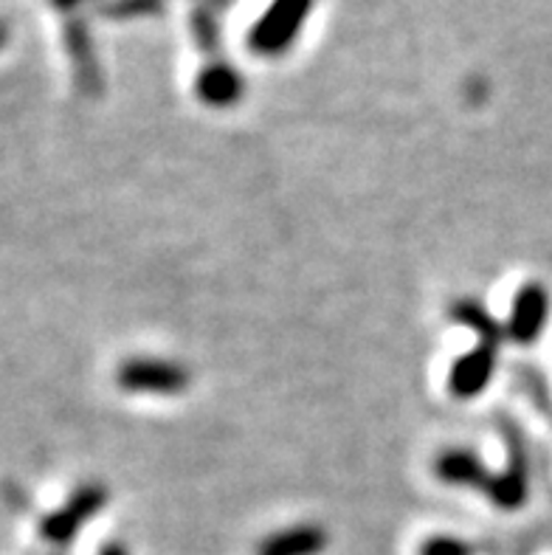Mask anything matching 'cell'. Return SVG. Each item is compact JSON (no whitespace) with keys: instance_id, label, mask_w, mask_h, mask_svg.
Here are the masks:
<instances>
[{"instance_id":"obj_11","label":"cell","mask_w":552,"mask_h":555,"mask_svg":"<svg viewBox=\"0 0 552 555\" xmlns=\"http://www.w3.org/2000/svg\"><path fill=\"white\" fill-rule=\"evenodd\" d=\"M448 317L454 319L457 324H462V327H468L471 333H476L479 341H497V345H502V338L508 336L502 324L490 317V310L483 302H474V299L454 302L451 310H448Z\"/></svg>"},{"instance_id":"obj_10","label":"cell","mask_w":552,"mask_h":555,"mask_svg":"<svg viewBox=\"0 0 552 555\" xmlns=\"http://www.w3.org/2000/svg\"><path fill=\"white\" fill-rule=\"evenodd\" d=\"M328 544L330 535L322 525H294L266 535L259 542L257 555H322Z\"/></svg>"},{"instance_id":"obj_14","label":"cell","mask_w":552,"mask_h":555,"mask_svg":"<svg viewBox=\"0 0 552 555\" xmlns=\"http://www.w3.org/2000/svg\"><path fill=\"white\" fill-rule=\"evenodd\" d=\"M418 555H474V547L457 535H432L420 544Z\"/></svg>"},{"instance_id":"obj_7","label":"cell","mask_w":552,"mask_h":555,"mask_svg":"<svg viewBox=\"0 0 552 555\" xmlns=\"http://www.w3.org/2000/svg\"><path fill=\"white\" fill-rule=\"evenodd\" d=\"M499 361V345L497 341H479L471 352L460 356V359L451 364V373H448V389L460 401H471L476 395L483 392L485 387L493 378V370H497Z\"/></svg>"},{"instance_id":"obj_12","label":"cell","mask_w":552,"mask_h":555,"mask_svg":"<svg viewBox=\"0 0 552 555\" xmlns=\"http://www.w3.org/2000/svg\"><path fill=\"white\" fill-rule=\"evenodd\" d=\"M189 31H192L197 51L206 60L220 56V26H217V17L209 7L192 9V14H189Z\"/></svg>"},{"instance_id":"obj_9","label":"cell","mask_w":552,"mask_h":555,"mask_svg":"<svg viewBox=\"0 0 552 555\" xmlns=\"http://www.w3.org/2000/svg\"><path fill=\"white\" fill-rule=\"evenodd\" d=\"M434 474L442 479L446 486L454 488H476V491H488L493 482V472H488V465L476 457L468 449H446L434 463Z\"/></svg>"},{"instance_id":"obj_8","label":"cell","mask_w":552,"mask_h":555,"mask_svg":"<svg viewBox=\"0 0 552 555\" xmlns=\"http://www.w3.org/2000/svg\"><path fill=\"white\" fill-rule=\"evenodd\" d=\"M245 82L240 77V70L223 60V56H215V60H206L201 65L195 77V96L201 99L206 107H234L243 99Z\"/></svg>"},{"instance_id":"obj_13","label":"cell","mask_w":552,"mask_h":555,"mask_svg":"<svg viewBox=\"0 0 552 555\" xmlns=\"http://www.w3.org/2000/svg\"><path fill=\"white\" fill-rule=\"evenodd\" d=\"M167 9V0H111L99 9L105 21H141V17H158Z\"/></svg>"},{"instance_id":"obj_3","label":"cell","mask_w":552,"mask_h":555,"mask_svg":"<svg viewBox=\"0 0 552 555\" xmlns=\"http://www.w3.org/2000/svg\"><path fill=\"white\" fill-rule=\"evenodd\" d=\"M116 384L125 392L133 395H162V398H172V395L187 392L192 384V375L183 364L167 359H127L121 361L116 370Z\"/></svg>"},{"instance_id":"obj_15","label":"cell","mask_w":552,"mask_h":555,"mask_svg":"<svg viewBox=\"0 0 552 555\" xmlns=\"http://www.w3.org/2000/svg\"><path fill=\"white\" fill-rule=\"evenodd\" d=\"M82 3H88V0H49V7L60 14H74Z\"/></svg>"},{"instance_id":"obj_1","label":"cell","mask_w":552,"mask_h":555,"mask_svg":"<svg viewBox=\"0 0 552 555\" xmlns=\"http://www.w3.org/2000/svg\"><path fill=\"white\" fill-rule=\"evenodd\" d=\"M316 0H271L245 35V46L257 56L277 60L294 49L301 28L310 21Z\"/></svg>"},{"instance_id":"obj_2","label":"cell","mask_w":552,"mask_h":555,"mask_svg":"<svg viewBox=\"0 0 552 555\" xmlns=\"http://www.w3.org/2000/svg\"><path fill=\"white\" fill-rule=\"evenodd\" d=\"M107 491L97 482L82 486L70 493V500L51 511L49 516H42L40 528H37V539L49 553H60L65 544L74 542V535L79 533L85 521H91L93 516L105 507Z\"/></svg>"},{"instance_id":"obj_6","label":"cell","mask_w":552,"mask_h":555,"mask_svg":"<svg viewBox=\"0 0 552 555\" xmlns=\"http://www.w3.org/2000/svg\"><path fill=\"white\" fill-rule=\"evenodd\" d=\"M547 319H550V294L541 282H525L513 296L504 333L518 345H532L544 333Z\"/></svg>"},{"instance_id":"obj_5","label":"cell","mask_w":552,"mask_h":555,"mask_svg":"<svg viewBox=\"0 0 552 555\" xmlns=\"http://www.w3.org/2000/svg\"><path fill=\"white\" fill-rule=\"evenodd\" d=\"M504 440H508V465L493 474V482L485 496L502 511H518L527 502V491H530V465H527L525 446H522L516 429H504Z\"/></svg>"},{"instance_id":"obj_4","label":"cell","mask_w":552,"mask_h":555,"mask_svg":"<svg viewBox=\"0 0 552 555\" xmlns=\"http://www.w3.org/2000/svg\"><path fill=\"white\" fill-rule=\"evenodd\" d=\"M63 46L77 88L85 96H97L102 91V68H99L91 28L79 14H68L63 21Z\"/></svg>"},{"instance_id":"obj_16","label":"cell","mask_w":552,"mask_h":555,"mask_svg":"<svg viewBox=\"0 0 552 555\" xmlns=\"http://www.w3.org/2000/svg\"><path fill=\"white\" fill-rule=\"evenodd\" d=\"M99 555H127V547L121 542H107Z\"/></svg>"}]
</instances>
